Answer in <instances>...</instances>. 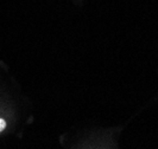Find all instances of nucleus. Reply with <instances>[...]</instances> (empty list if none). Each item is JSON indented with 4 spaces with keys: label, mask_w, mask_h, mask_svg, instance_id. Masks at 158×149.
Returning <instances> with one entry per match:
<instances>
[{
    "label": "nucleus",
    "mask_w": 158,
    "mask_h": 149,
    "mask_svg": "<svg viewBox=\"0 0 158 149\" xmlns=\"http://www.w3.org/2000/svg\"><path fill=\"white\" fill-rule=\"evenodd\" d=\"M5 128H6V122H5L2 118H0V131L4 130Z\"/></svg>",
    "instance_id": "1"
}]
</instances>
